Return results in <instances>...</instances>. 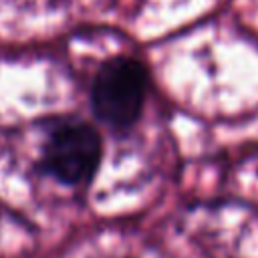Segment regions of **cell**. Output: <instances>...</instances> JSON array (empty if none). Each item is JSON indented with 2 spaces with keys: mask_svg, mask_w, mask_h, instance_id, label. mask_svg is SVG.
I'll return each instance as SVG.
<instances>
[{
  "mask_svg": "<svg viewBox=\"0 0 258 258\" xmlns=\"http://www.w3.org/2000/svg\"><path fill=\"white\" fill-rule=\"evenodd\" d=\"M147 93V71L131 56H115L101 64L91 87V107L109 127L129 129L141 115Z\"/></svg>",
  "mask_w": 258,
  "mask_h": 258,
  "instance_id": "1",
  "label": "cell"
},
{
  "mask_svg": "<svg viewBox=\"0 0 258 258\" xmlns=\"http://www.w3.org/2000/svg\"><path fill=\"white\" fill-rule=\"evenodd\" d=\"M101 161V137L99 133L81 121H67L58 125L42 155V167L58 181L77 185L93 177Z\"/></svg>",
  "mask_w": 258,
  "mask_h": 258,
  "instance_id": "2",
  "label": "cell"
}]
</instances>
